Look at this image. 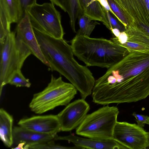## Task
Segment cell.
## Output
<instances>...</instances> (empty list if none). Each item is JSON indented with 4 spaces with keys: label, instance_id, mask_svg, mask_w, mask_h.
<instances>
[{
    "label": "cell",
    "instance_id": "obj_1",
    "mask_svg": "<svg viewBox=\"0 0 149 149\" xmlns=\"http://www.w3.org/2000/svg\"><path fill=\"white\" fill-rule=\"evenodd\" d=\"M99 104L135 102L149 95V50L129 52L95 80Z\"/></svg>",
    "mask_w": 149,
    "mask_h": 149
},
{
    "label": "cell",
    "instance_id": "obj_2",
    "mask_svg": "<svg viewBox=\"0 0 149 149\" xmlns=\"http://www.w3.org/2000/svg\"><path fill=\"white\" fill-rule=\"evenodd\" d=\"M33 29L51 70L68 79L79 92L81 98L85 99L92 94L95 80L87 67L74 59L71 45L63 38H55Z\"/></svg>",
    "mask_w": 149,
    "mask_h": 149
},
{
    "label": "cell",
    "instance_id": "obj_3",
    "mask_svg": "<svg viewBox=\"0 0 149 149\" xmlns=\"http://www.w3.org/2000/svg\"><path fill=\"white\" fill-rule=\"evenodd\" d=\"M74 55L87 66L108 69L129 53L110 40L76 35L71 40Z\"/></svg>",
    "mask_w": 149,
    "mask_h": 149
},
{
    "label": "cell",
    "instance_id": "obj_4",
    "mask_svg": "<svg viewBox=\"0 0 149 149\" xmlns=\"http://www.w3.org/2000/svg\"><path fill=\"white\" fill-rule=\"evenodd\" d=\"M77 90L71 83L64 81L61 77L52 74L47 86L34 94L29 104L31 110L41 114L59 106H67L74 97Z\"/></svg>",
    "mask_w": 149,
    "mask_h": 149
},
{
    "label": "cell",
    "instance_id": "obj_5",
    "mask_svg": "<svg viewBox=\"0 0 149 149\" xmlns=\"http://www.w3.org/2000/svg\"><path fill=\"white\" fill-rule=\"evenodd\" d=\"M119 113L118 108L108 105L87 114L76 129L77 135L91 139L106 140L113 139L114 128Z\"/></svg>",
    "mask_w": 149,
    "mask_h": 149
},
{
    "label": "cell",
    "instance_id": "obj_6",
    "mask_svg": "<svg viewBox=\"0 0 149 149\" xmlns=\"http://www.w3.org/2000/svg\"><path fill=\"white\" fill-rule=\"evenodd\" d=\"M31 54L27 46L11 32L4 43L0 45V95L3 86L16 71L21 70L24 62Z\"/></svg>",
    "mask_w": 149,
    "mask_h": 149
},
{
    "label": "cell",
    "instance_id": "obj_7",
    "mask_svg": "<svg viewBox=\"0 0 149 149\" xmlns=\"http://www.w3.org/2000/svg\"><path fill=\"white\" fill-rule=\"evenodd\" d=\"M25 13L34 29L55 38H63L61 14L52 3H36L28 7Z\"/></svg>",
    "mask_w": 149,
    "mask_h": 149
},
{
    "label": "cell",
    "instance_id": "obj_8",
    "mask_svg": "<svg viewBox=\"0 0 149 149\" xmlns=\"http://www.w3.org/2000/svg\"><path fill=\"white\" fill-rule=\"evenodd\" d=\"M113 139L127 149H145L149 143V132L135 123L117 121Z\"/></svg>",
    "mask_w": 149,
    "mask_h": 149
},
{
    "label": "cell",
    "instance_id": "obj_9",
    "mask_svg": "<svg viewBox=\"0 0 149 149\" xmlns=\"http://www.w3.org/2000/svg\"><path fill=\"white\" fill-rule=\"evenodd\" d=\"M85 100L81 98L69 103L57 115L61 131H71L82 123L90 109Z\"/></svg>",
    "mask_w": 149,
    "mask_h": 149
},
{
    "label": "cell",
    "instance_id": "obj_10",
    "mask_svg": "<svg viewBox=\"0 0 149 149\" xmlns=\"http://www.w3.org/2000/svg\"><path fill=\"white\" fill-rule=\"evenodd\" d=\"M129 26L149 28V0H117Z\"/></svg>",
    "mask_w": 149,
    "mask_h": 149
},
{
    "label": "cell",
    "instance_id": "obj_11",
    "mask_svg": "<svg viewBox=\"0 0 149 149\" xmlns=\"http://www.w3.org/2000/svg\"><path fill=\"white\" fill-rule=\"evenodd\" d=\"M18 125L26 129L44 134H57L61 131L57 115L35 116L22 119Z\"/></svg>",
    "mask_w": 149,
    "mask_h": 149
},
{
    "label": "cell",
    "instance_id": "obj_12",
    "mask_svg": "<svg viewBox=\"0 0 149 149\" xmlns=\"http://www.w3.org/2000/svg\"><path fill=\"white\" fill-rule=\"evenodd\" d=\"M16 36L27 46L32 54L44 64L49 67L35 36L28 15L25 13L18 23L16 29Z\"/></svg>",
    "mask_w": 149,
    "mask_h": 149
},
{
    "label": "cell",
    "instance_id": "obj_13",
    "mask_svg": "<svg viewBox=\"0 0 149 149\" xmlns=\"http://www.w3.org/2000/svg\"><path fill=\"white\" fill-rule=\"evenodd\" d=\"M24 15L20 0H0V32H10V24L19 23Z\"/></svg>",
    "mask_w": 149,
    "mask_h": 149
},
{
    "label": "cell",
    "instance_id": "obj_14",
    "mask_svg": "<svg viewBox=\"0 0 149 149\" xmlns=\"http://www.w3.org/2000/svg\"><path fill=\"white\" fill-rule=\"evenodd\" d=\"M54 140H63L73 143L80 149H127L113 139L99 140L90 138L81 137L72 134L65 136L55 137Z\"/></svg>",
    "mask_w": 149,
    "mask_h": 149
},
{
    "label": "cell",
    "instance_id": "obj_15",
    "mask_svg": "<svg viewBox=\"0 0 149 149\" xmlns=\"http://www.w3.org/2000/svg\"><path fill=\"white\" fill-rule=\"evenodd\" d=\"M128 38L127 42L120 46L129 52L149 50V35L136 25L129 26L125 29Z\"/></svg>",
    "mask_w": 149,
    "mask_h": 149
},
{
    "label": "cell",
    "instance_id": "obj_16",
    "mask_svg": "<svg viewBox=\"0 0 149 149\" xmlns=\"http://www.w3.org/2000/svg\"><path fill=\"white\" fill-rule=\"evenodd\" d=\"M57 135V134L40 133L19 126H16L13 128V145L17 146L19 143H24L25 144V146H29L54 140L55 137Z\"/></svg>",
    "mask_w": 149,
    "mask_h": 149
},
{
    "label": "cell",
    "instance_id": "obj_17",
    "mask_svg": "<svg viewBox=\"0 0 149 149\" xmlns=\"http://www.w3.org/2000/svg\"><path fill=\"white\" fill-rule=\"evenodd\" d=\"M83 13L92 19L102 22L110 30L111 27L104 8L96 0H79Z\"/></svg>",
    "mask_w": 149,
    "mask_h": 149
},
{
    "label": "cell",
    "instance_id": "obj_18",
    "mask_svg": "<svg viewBox=\"0 0 149 149\" xmlns=\"http://www.w3.org/2000/svg\"><path fill=\"white\" fill-rule=\"evenodd\" d=\"M54 5L59 7L68 14L71 28L76 32L75 24L79 16L83 14L79 0H49Z\"/></svg>",
    "mask_w": 149,
    "mask_h": 149
},
{
    "label": "cell",
    "instance_id": "obj_19",
    "mask_svg": "<svg viewBox=\"0 0 149 149\" xmlns=\"http://www.w3.org/2000/svg\"><path fill=\"white\" fill-rule=\"evenodd\" d=\"M13 117L3 108L0 109V138L8 147L13 144Z\"/></svg>",
    "mask_w": 149,
    "mask_h": 149
},
{
    "label": "cell",
    "instance_id": "obj_20",
    "mask_svg": "<svg viewBox=\"0 0 149 149\" xmlns=\"http://www.w3.org/2000/svg\"><path fill=\"white\" fill-rule=\"evenodd\" d=\"M79 29L76 35L90 36L96 26L99 24L84 13L78 17Z\"/></svg>",
    "mask_w": 149,
    "mask_h": 149
},
{
    "label": "cell",
    "instance_id": "obj_21",
    "mask_svg": "<svg viewBox=\"0 0 149 149\" xmlns=\"http://www.w3.org/2000/svg\"><path fill=\"white\" fill-rule=\"evenodd\" d=\"M8 84L14 85L16 87L29 88L31 86L29 79L24 77L21 70L16 71L13 73L9 79Z\"/></svg>",
    "mask_w": 149,
    "mask_h": 149
},
{
    "label": "cell",
    "instance_id": "obj_22",
    "mask_svg": "<svg viewBox=\"0 0 149 149\" xmlns=\"http://www.w3.org/2000/svg\"><path fill=\"white\" fill-rule=\"evenodd\" d=\"M109 5L113 13V15L125 27L127 28L129 25L126 17L121 10L117 0H107Z\"/></svg>",
    "mask_w": 149,
    "mask_h": 149
},
{
    "label": "cell",
    "instance_id": "obj_23",
    "mask_svg": "<svg viewBox=\"0 0 149 149\" xmlns=\"http://www.w3.org/2000/svg\"><path fill=\"white\" fill-rule=\"evenodd\" d=\"M54 140H52L44 142L38 143L29 146H25L24 149H79L78 147L74 146V147H66L56 144Z\"/></svg>",
    "mask_w": 149,
    "mask_h": 149
},
{
    "label": "cell",
    "instance_id": "obj_24",
    "mask_svg": "<svg viewBox=\"0 0 149 149\" xmlns=\"http://www.w3.org/2000/svg\"><path fill=\"white\" fill-rule=\"evenodd\" d=\"M105 13L109 23L111 30L113 28H116L118 29L120 32L125 31V27L123 24L116 19L112 15V13L109 11L105 9Z\"/></svg>",
    "mask_w": 149,
    "mask_h": 149
},
{
    "label": "cell",
    "instance_id": "obj_25",
    "mask_svg": "<svg viewBox=\"0 0 149 149\" xmlns=\"http://www.w3.org/2000/svg\"><path fill=\"white\" fill-rule=\"evenodd\" d=\"M132 115L135 118L138 125L140 127L143 128L146 124L149 125V116L135 112H134Z\"/></svg>",
    "mask_w": 149,
    "mask_h": 149
},
{
    "label": "cell",
    "instance_id": "obj_26",
    "mask_svg": "<svg viewBox=\"0 0 149 149\" xmlns=\"http://www.w3.org/2000/svg\"><path fill=\"white\" fill-rule=\"evenodd\" d=\"M20 1L24 15L26 8L36 3V0H20Z\"/></svg>",
    "mask_w": 149,
    "mask_h": 149
},
{
    "label": "cell",
    "instance_id": "obj_27",
    "mask_svg": "<svg viewBox=\"0 0 149 149\" xmlns=\"http://www.w3.org/2000/svg\"><path fill=\"white\" fill-rule=\"evenodd\" d=\"M99 1L103 7L107 10L109 11L113 15V13L111 9L107 0H96Z\"/></svg>",
    "mask_w": 149,
    "mask_h": 149
},
{
    "label": "cell",
    "instance_id": "obj_28",
    "mask_svg": "<svg viewBox=\"0 0 149 149\" xmlns=\"http://www.w3.org/2000/svg\"><path fill=\"white\" fill-rule=\"evenodd\" d=\"M111 31L113 35V37H118L120 33V31L118 29L116 28H113L112 29Z\"/></svg>",
    "mask_w": 149,
    "mask_h": 149
},
{
    "label": "cell",
    "instance_id": "obj_29",
    "mask_svg": "<svg viewBox=\"0 0 149 149\" xmlns=\"http://www.w3.org/2000/svg\"><path fill=\"white\" fill-rule=\"evenodd\" d=\"M25 145V144L24 143H19L16 147H15V148H13V149H24V146Z\"/></svg>",
    "mask_w": 149,
    "mask_h": 149
},
{
    "label": "cell",
    "instance_id": "obj_30",
    "mask_svg": "<svg viewBox=\"0 0 149 149\" xmlns=\"http://www.w3.org/2000/svg\"><path fill=\"white\" fill-rule=\"evenodd\" d=\"M145 149H149V143L148 146Z\"/></svg>",
    "mask_w": 149,
    "mask_h": 149
}]
</instances>
